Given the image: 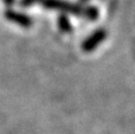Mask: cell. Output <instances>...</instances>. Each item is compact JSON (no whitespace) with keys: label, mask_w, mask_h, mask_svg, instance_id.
I'll return each mask as SVG.
<instances>
[{"label":"cell","mask_w":135,"mask_h":134,"mask_svg":"<svg viewBox=\"0 0 135 134\" xmlns=\"http://www.w3.org/2000/svg\"><path fill=\"white\" fill-rule=\"evenodd\" d=\"M40 1H42V0H19V6L26 8V7H30V6H32V5L40 4Z\"/></svg>","instance_id":"obj_6"},{"label":"cell","mask_w":135,"mask_h":134,"mask_svg":"<svg viewBox=\"0 0 135 134\" xmlns=\"http://www.w3.org/2000/svg\"><path fill=\"white\" fill-rule=\"evenodd\" d=\"M17 0H2V2H4V5L6 7H8V8H11L12 6H13L14 4H16Z\"/></svg>","instance_id":"obj_7"},{"label":"cell","mask_w":135,"mask_h":134,"mask_svg":"<svg viewBox=\"0 0 135 134\" xmlns=\"http://www.w3.org/2000/svg\"><path fill=\"white\" fill-rule=\"evenodd\" d=\"M107 38V31L104 28H97L91 35H89L82 42L81 47L84 52H91L101 44L104 42Z\"/></svg>","instance_id":"obj_2"},{"label":"cell","mask_w":135,"mask_h":134,"mask_svg":"<svg viewBox=\"0 0 135 134\" xmlns=\"http://www.w3.org/2000/svg\"><path fill=\"white\" fill-rule=\"evenodd\" d=\"M86 1V0H81V2H85Z\"/></svg>","instance_id":"obj_8"},{"label":"cell","mask_w":135,"mask_h":134,"mask_svg":"<svg viewBox=\"0 0 135 134\" xmlns=\"http://www.w3.org/2000/svg\"><path fill=\"white\" fill-rule=\"evenodd\" d=\"M100 16V12H98V8L95 6H86V12H85V17L84 18L88 19L90 21H94L98 18Z\"/></svg>","instance_id":"obj_5"},{"label":"cell","mask_w":135,"mask_h":134,"mask_svg":"<svg viewBox=\"0 0 135 134\" xmlns=\"http://www.w3.org/2000/svg\"><path fill=\"white\" fill-rule=\"evenodd\" d=\"M44 8L54 9V11H59L63 14H72L76 17H85L86 6H82L79 4H74V2L66 1V0H42L40 1Z\"/></svg>","instance_id":"obj_1"},{"label":"cell","mask_w":135,"mask_h":134,"mask_svg":"<svg viewBox=\"0 0 135 134\" xmlns=\"http://www.w3.org/2000/svg\"><path fill=\"white\" fill-rule=\"evenodd\" d=\"M4 17L6 20L11 21L13 24H17V25L21 26V27H30L33 23L32 18L28 14L19 12V11H14L12 8H7L4 12Z\"/></svg>","instance_id":"obj_3"},{"label":"cell","mask_w":135,"mask_h":134,"mask_svg":"<svg viewBox=\"0 0 135 134\" xmlns=\"http://www.w3.org/2000/svg\"><path fill=\"white\" fill-rule=\"evenodd\" d=\"M57 25H58L59 31L63 33H71L72 30H74L71 21L69 20V17L63 13H61L57 18Z\"/></svg>","instance_id":"obj_4"}]
</instances>
